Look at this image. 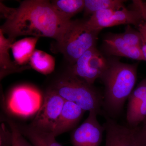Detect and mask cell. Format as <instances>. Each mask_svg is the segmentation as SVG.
<instances>
[{"label": "cell", "instance_id": "ac0fdd59", "mask_svg": "<svg viewBox=\"0 0 146 146\" xmlns=\"http://www.w3.org/2000/svg\"><path fill=\"white\" fill-rule=\"evenodd\" d=\"M51 3L57 13L68 21L84 8V0H55Z\"/></svg>", "mask_w": 146, "mask_h": 146}, {"label": "cell", "instance_id": "e0dca14e", "mask_svg": "<svg viewBox=\"0 0 146 146\" xmlns=\"http://www.w3.org/2000/svg\"><path fill=\"white\" fill-rule=\"evenodd\" d=\"M31 68L44 75L51 74L54 70L55 61L52 56L41 50H35L29 61Z\"/></svg>", "mask_w": 146, "mask_h": 146}, {"label": "cell", "instance_id": "ffe728a7", "mask_svg": "<svg viewBox=\"0 0 146 146\" xmlns=\"http://www.w3.org/2000/svg\"><path fill=\"white\" fill-rule=\"evenodd\" d=\"M5 120L13 136V142L11 146H33L25 138V136L18 129L17 123L8 118L6 119Z\"/></svg>", "mask_w": 146, "mask_h": 146}, {"label": "cell", "instance_id": "9a60e30c", "mask_svg": "<svg viewBox=\"0 0 146 146\" xmlns=\"http://www.w3.org/2000/svg\"><path fill=\"white\" fill-rule=\"evenodd\" d=\"M38 37L31 36L23 38L14 42L11 45L12 50L15 62L21 66H27L29 63L32 56L36 50L35 49Z\"/></svg>", "mask_w": 146, "mask_h": 146}, {"label": "cell", "instance_id": "7402d4cb", "mask_svg": "<svg viewBox=\"0 0 146 146\" xmlns=\"http://www.w3.org/2000/svg\"><path fill=\"white\" fill-rule=\"evenodd\" d=\"M12 142L13 136L11 131L2 123L0 129V146H11Z\"/></svg>", "mask_w": 146, "mask_h": 146}, {"label": "cell", "instance_id": "cb8c5ba5", "mask_svg": "<svg viewBox=\"0 0 146 146\" xmlns=\"http://www.w3.org/2000/svg\"><path fill=\"white\" fill-rule=\"evenodd\" d=\"M141 37V50L145 61H146V22L143 21L137 27Z\"/></svg>", "mask_w": 146, "mask_h": 146}, {"label": "cell", "instance_id": "52a82bcc", "mask_svg": "<svg viewBox=\"0 0 146 146\" xmlns=\"http://www.w3.org/2000/svg\"><path fill=\"white\" fill-rule=\"evenodd\" d=\"M65 102L59 94L48 88L45 93L42 106L30 125L39 130L52 132Z\"/></svg>", "mask_w": 146, "mask_h": 146}, {"label": "cell", "instance_id": "277c9868", "mask_svg": "<svg viewBox=\"0 0 146 146\" xmlns=\"http://www.w3.org/2000/svg\"><path fill=\"white\" fill-rule=\"evenodd\" d=\"M100 31L89 28L86 21H71L56 48L71 63L77 60L88 50L96 47Z\"/></svg>", "mask_w": 146, "mask_h": 146}, {"label": "cell", "instance_id": "484cf974", "mask_svg": "<svg viewBox=\"0 0 146 146\" xmlns=\"http://www.w3.org/2000/svg\"><path fill=\"white\" fill-rule=\"evenodd\" d=\"M145 121H146V119H145ZM143 122H144V121H143Z\"/></svg>", "mask_w": 146, "mask_h": 146}, {"label": "cell", "instance_id": "603a6c76", "mask_svg": "<svg viewBox=\"0 0 146 146\" xmlns=\"http://www.w3.org/2000/svg\"><path fill=\"white\" fill-rule=\"evenodd\" d=\"M136 139L137 146H146V121H144L143 125L137 127Z\"/></svg>", "mask_w": 146, "mask_h": 146}, {"label": "cell", "instance_id": "5b68a950", "mask_svg": "<svg viewBox=\"0 0 146 146\" xmlns=\"http://www.w3.org/2000/svg\"><path fill=\"white\" fill-rule=\"evenodd\" d=\"M108 64V60L95 47L82 54L68 71L93 85L97 79L100 78Z\"/></svg>", "mask_w": 146, "mask_h": 146}, {"label": "cell", "instance_id": "9c48e42d", "mask_svg": "<svg viewBox=\"0 0 146 146\" xmlns=\"http://www.w3.org/2000/svg\"><path fill=\"white\" fill-rule=\"evenodd\" d=\"M98 115L96 111H90L83 123L73 131L71 135L73 146H100L105 129L98 121Z\"/></svg>", "mask_w": 146, "mask_h": 146}, {"label": "cell", "instance_id": "7a4b0ae2", "mask_svg": "<svg viewBox=\"0 0 146 146\" xmlns=\"http://www.w3.org/2000/svg\"><path fill=\"white\" fill-rule=\"evenodd\" d=\"M137 66V64H127L116 59L108 60L107 69L100 78L105 88L104 117L115 119L122 114L125 103L136 84Z\"/></svg>", "mask_w": 146, "mask_h": 146}, {"label": "cell", "instance_id": "2e32d148", "mask_svg": "<svg viewBox=\"0 0 146 146\" xmlns=\"http://www.w3.org/2000/svg\"><path fill=\"white\" fill-rule=\"evenodd\" d=\"M17 125L21 133L33 146H62L56 141L52 132L39 130L30 124Z\"/></svg>", "mask_w": 146, "mask_h": 146}, {"label": "cell", "instance_id": "44dd1931", "mask_svg": "<svg viewBox=\"0 0 146 146\" xmlns=\"http://www.w3.org/2000/svg\"><path fill=\"white\" fill-rule=\"evenodd\" d=\"M125 42L131 46L141 48V37L140 32L132 28L130 25H127L123 33H120Z\"/></svg>", "mask_w": 146, "mask_h": 146}, {"label": "cell", "instance_id": "7c38bea8", "mask_svg": "<svg viewBox=\"0 0 146 146\" xmlns=\"http://www.w3.org/2000/svg\"><path fill=\"white\" fill-rule=\"evenodd\" d=\"M103 49L109 55L145 60L141 48L128 44L119 34H109L103 41Z\"/></svg>", "mask_w": 146, "mask_h": 146}, {"label": "cell", "instance_id": "ba28073f", "mask_svg": "<svg viewBox=\"0 0 146 146\" xmlns=\"http://www.w3.org/2000/svg\"><path fill=\"white\" fill-rule=\"evenodd\" d=\"M143 21L138 12L125 7L120 9H106L92 14L86 21L89 28L101 31L102 29L121 25L137 27Z\"/></svg>", "mask_w": 146, "mask_h": 146}, {"label": "cell", "instance_id": "6da1fadb", "mask_svg": "<svg viewBox=\"0 0 146 146\" xmlns=\"http://www.w3.org/2000/svg\"><path fill=\"white\" fill-rule=\"evenodd\" d=\"M1 16L5 22L0 30L8 38L31 35L46 37L59 42L70 21L57 13L51 2L45 0H26L17 8L7 7L0 2Z\"/></svg>", "mask_w": 146, "mask_h": 146}, {"label": "cell", "instance_id": "8fae6325", "mask_svg": "<svg viewBox=\"0 0 146 146\" xmlns=\"http://www.w3.org/2000/svg\"><path fill=\"white\" fill-rule=\"evenodd\" d=\"M128 101L127 125L137 127L146 119V77L133 90Z\"/></svg>", "mask_w": 146, "mask_h": 146}, {"label": "cell", "instance_id": "3957f363", "mask_svg": "<svg viewBox=\"0 0 146 146\" xmlns=\"http://www.w3.org/2000/svg\"><path fill=\"white\" fill-rule=\"evenodd\" d=\"M50 88L65 101L76 104L84 111H95L104 116L103 94L68 71L55 80Z\"/></svg>", "mask_w": 146, "mask_h": 146}, {"label": "cell", "instance_id": "5bb4252c", "mask_svg": "<svg viewBox=\"0 0 146 146\" xmlns=\"http://www.w3.org/2000/svg\"><path fill=\"white\" fill-rule=\"evenodd\" d=\"M14 39L6 38L0 30V77L1 80L13 73L19 72L29 68V66H21L11 59L9 50L14 43Z\"/></svg>", "mask_w": 146, "mask_h": 146}, {"label": "cell", "instance_id": "4fadbf2b", "mask_svg": "<svg viewBox=\"0 0 146 146\" xmlns=\"http://www.w3.org/2000/svg\"><path fill=\"white\" fill-rule=\"evenodd\" d=\"M85 112L76 104L65 101L62 112L53 131V134L56 137L74 129L81 120Z\"/></svg>", "mask_w": 146, "mask_h": 146}, {"label": "cell", "instance_id": "d4e9b609", "mask_svg": "<svg viewBox=\"0 0 146 146\" xmlns=\"http://www.w3.org/2000/svg\"><path fill=\"white\" fill-rule=\"evenodd\" d=\"M131 9L138 12L143 21L146 22V3L141 0L132 1Z\"/></svg>", "mask_w": 146, "mask_h": 146}, {"label": "cell", "instance_id": "8992f818", "mask_svg": "<svg viewBox=\"0 0 146 146\" xmlns=\"http://www.w3.org/2000/svg\"><path fill=\"white\" fill-rule=\"evenodd\" d=\"M41 94L36 89L22 85L11 91L7 100L9 111L18 117H27L36 114L42 104Z\"/></svg>", "mask_w": 146, "mask_h": 146}, {"label": "cell", "instance_id": "30bf717a", "mask_svg": "<svg viewBox=\"0 0 146 146\" xmlns=\"http://www.w3.org/2000/svg\"><path fill=\"white\" fill-rule=\"evenodd\" d=\"M103 125L106 132L105 146H137L136 135L137 127L120 124L115 119L105 116Z\"/></svg>", "mask_w": 146, "mask_h": 146}, {"label": "cell", "instance_id": "d6986e66", "mask_svg": "<svg viewBox=\"0 0 146 146\" xmlns=\"http://www.w3.org/2000/svg\"><path fill=\"white\" fill-rule=\"evenodd\" d=\"M84 14L86 16L106 9H120L125 7L122 0H84Z\"/></svg>", "mask_w": 146, "mask_h": 146}]
</instances>
